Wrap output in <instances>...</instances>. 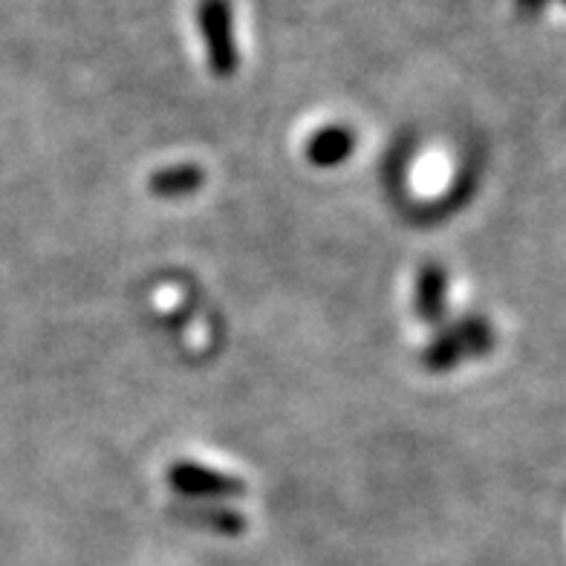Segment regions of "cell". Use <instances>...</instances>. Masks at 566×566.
<instances>
[{
    "mask_svg": "<svg viewBox=\"0 0 566 566\" xmlns=\"http://www.w3.org/2000/svg\"><path fill=\"white\" fill-rule=\"evenodd\" d=\"M168 483H171L174 492L191 500H229L247 492V485L240 483L238 478L202 469V465H195V462H177V465H171L168 469Z\"/></svg>",
    "mask_w": 566,
    "mask_h": 566,
    "instance_id": "7a4b0ae2",
    "label": "cell"
},
{
    "mask_svg": "<svg viewBox=\"0 0 566 566\" xmlns=\"http://www.w3.org/2000/svg\"><path fill=\"white\" fill-rule=\"evenodd\" d=\"M234 18H231V0H200L197 23L206 38V55L209 67L217 78H231L238 73L240 55L234 44Z\"/></svg>",
    "mask_w": 566,
    "mask_h": 566,
    "instance_id": "6da1fadb",
    "label": "cell"
},
{
    "mask_svg": "<svg viewBox=\"0 0 566 566\" xmlns=\"http://www.w3.org/2000/svg\"><path fill=\"white\" fill-rule=\"evenodd\" d=\"M564 3H566V0H564Z\"/></svg>",
    "mask_w": 566,
    "mask_h": 566,
    "instance_id": "9c48e42d",
    "label": "cell"
},
{
    "mask_svg": "<svg viewBox=\"0 0 566 566\" xmlns=\"http://www.w3.org/2000/svg\"><path fill=\"white\" fill-rule=\"evenodd\" d=\"M202 179H206V174L197 165H171V168H163L148 179V191L163 197V200H179V197L200 191Z\"/></svg>",
    "mask_w": 566,
    "mask_h": 566,
    "instance_id": "5b68a950",
    "label": "cell"
},
{
    "mask_svg": "<svg viewBox=\"0 0 566 566\" xmlns=\"http://www.w3.org/2000/svg\"><path fill=\"white\" fill-rule=\"evenodd\" d=\"M356 150V134L347 125H327L306 142V163L315 168H336L347 163Z\"/></svg>",
    "mask_w": 566,
    "mask_h": 566,
    "instance_id": "3957f363",
    "label": "cell"
},
{
    "mask_svg": "<svg viewBox=\"0 0 566 566\" xmlns=\"http://www.w3.org/2000/svg\"><path fill=\"white\" fill-rule=\"evenodd\" d=\"M186 521L197 523V526H206L211 532H220V535H240L243 532V517L238 512L223 506H195L186 512Z\"/></svg>",
    "mask_w": 566,
    "mask_h": 566,
    "instance_id": "52a82bcc",
    "label": "cell"
},
{
    "mask_svg": "<svg viewBox=\"0 0 566 566\" xmlns=\"http://www.w3.org/2000/svg\"><path fill=\"white\" fill-rule=\"evenodd\" d=\"M541 3H546V0H521V7L523 9H537Z\"/></svg>",
    "mask_w": 566,
    "mask_h": 566,
    "instance_id": "ba28073f",
    "label": "cell"
},
{
    "mask_svg": "<svg viewBox=\"0 0 566 566\" xmlns=\"http://www.w3.org/2000/svg\"><path fill=\"white\" fill-rule=\"evenodd\" d=\"M446 292H448V275L440 263H424L419 269L417 277V315L422 324H440L442 313H446Z\"/></svg>",
    "mask_w": 566,
    "mask_h": 566,
    "instance_id": "277c9868",
    "label": "cell"
},
{
    "mask_svg": "<svg viewBox=\"0 0 566 566\" xmlns=\"http://www.w3.org/2000/svg\"><path fill=\"white\" fill-rule=\"evenodd\" d=\"M469 356H471V350L465 347V342H462L460 333L451 327V329H446V333H442V336L422 353V365H424V370L446 373V370H451L454 365H460L462 358H469Z\"/></svg>",
    "mask_w": 566,
    "mask_h": 566,
    "instance_id": "8992f818",
    "label": "cell"
}]
</instances>
